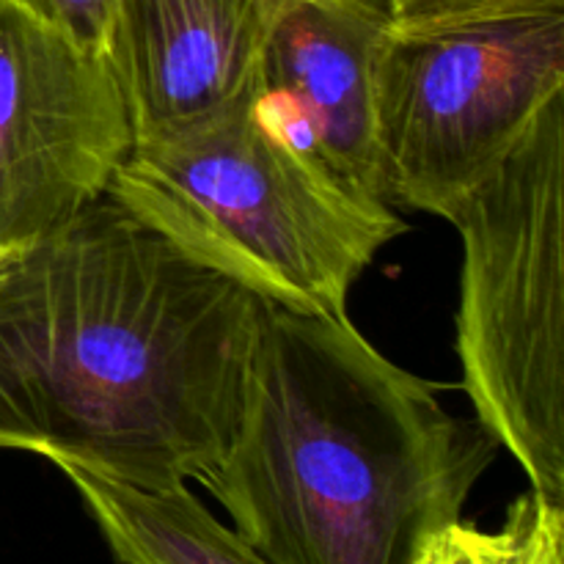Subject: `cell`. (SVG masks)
<instances>
[{"label": "cell", "mask_w": 564, "mask_h": 564, "mask_svg": "<svg viewBox=\"0 0 564 564\" xmlns=\"http://www.w3.org/2000/svg\"><path fill=\"white\" fill-rule=\"evenodd\" d=\"M444 220L463 237V389L532 494L564 507V91Z\"/></svg>", "instance_id": "obj_4"}, {"label": "cell", "mask_w": 564, "mask_h": 564, "mask_svg": "<svg viewBox=\"0 0 564 564\" xmlns=\"http://www.w3.org/2000/svg\"><path fill=\"white\" fill-rule=\"evenodd\" d=\"M391 36L386 0H292L259 58L251 102L325 176L383 202L375 72ZM389 207V204H386Z\"/></svg>", "instance_id": "obj_7"}, {"label": "cell", "mask_w": 564, "mask_h": 564, "mask_svg": "<svg viewBox=\"0 0 564 564\" xmlns=\"http://www.w3.org/2000/svg\"><path fill=\"white\" fill-rule=\"evenodd\" d=\"M564 91V3L391 33L375 72L383 202L444 218Z\"/></svg>", "instance_id": "obj_5"}, {"label": "cell", "mask_w": 564, "mask_h": 564, "mask_svg": "<svg viewBox=\"0 0 564 564\" xmlns=\"http://www.w3.org/2000/svg\"><path fill=\"white\" fill-rule=\"evenodd\" d=\"M292 0H116L102 55L135 147L165 141L251 97L259 58Z\"/></svg>", "instance_id": "obj_8"}, {"label": "cell", "mask_w": 564, "mask_h": 564, "mask_svg": "<svg viewBox=\"0 0 564 564\" xmlns=\"http://www.w3.org/2000/svg\"><path fill=\"white\" fill-rule=\"evenodd\" d=\"M110 196L182 253L262 301L347 317V297L405 224L303 158L251 97L165 141L132 147Z\"/></svg>", "instance_id": "obj_3"}, {"label": "cell", "mask_w": 564, "mask_h": 564, "mask_svg": "<svg viewBox=\"0 0 564 564\" xmlns=\"http://www.w3.org/2000/svg\"><path fill=\"white\" fill-rule=\"evenodd\" d=\"M518 538L521 527L512 507L501 532H482L457 521L433 540L422 564H518Z\"/></svg>", "instance_id": "obj_11"}, {"label": "cell", "mask_w": 564, "mask_h": 564, "mask_svg": "<svg viewBox=\"0 0 564 564\" xmlns=\"http://www.w3.org/2000/svg\"><path fill=\"white\" fill-rule=\"evenodd\" d=\"M518 516V564H564V507L551 505L543 496H518L512 501Z\"/></svg>", "instance_id": "obj_12"}, {"label": "cell", "mask_w": 564, "mask_h": 564, "mask_svg": "<svg viewBox=\"0 0 564 564\" xmlns=\"http://www.w3.org/2000/svg\"><path fill=\"white\" fill-rule=\"evenodd\" d=\"M564 0H386L391 33H430Z\"/></svg>", "instance_id": "obj_10"}, {"label": "cell", "mask_w": 564, "mask_h": 564, "mask_svg": "<svg viewBox=\"0 0 564 564\" xmlns=\"http://www.w3.org/2000/svg\"><path fill=\"white\" fill-rule=\"evenodd\" d=\"M496 449L350 317L264 301L235 441L202 485L270 564H422Z\"/></svg>", "instance_id": "obj_2"}, {"label": "cell", "mask_w": 564, "mask_h": 564, "mask_svg": "<svg viewBox=\"0 0 564 564\" xmlns=\"http://www.w3.org/2000/svg\"><path fill=\"white\" fill-rule=\"evenodd\" d=\"M20 257H22V251H17V248L3 246V242H0V284H3V279L11 273V268H14L17 259Z\"/></svg>", "instance_id": "obj_14"}, {"label": "cell", "mask_w": 564, "mask_h": 564, "mask_svg": "<svg viewBox=\"0 0 564 564\" xmlns=\"http://www.w3.org/2000/svg\"><path fill=\"white\" fill-rule=\"evenodd\" d=\"M262 308L105 193L0 284V449L147 490L204 482L235 441Z\"/></svg>", "instance_id": "obj_1"}, {"label": "cell", "mask_w": 564, "mask_h": 564, "mask_svg": "<svg viewBox=\"0 0 564 564\" xmlns=\"http://www.w3.org/2000/svg\"><path fill=\"white\" fill-rule=\"evenodd\" d=\"M132 147L105 55L0 0V242L25 251L69 224Z\"/></svg>", "instance_id": "obj_6"}, {"label": "cell", "mask_w": 564, "mask_h": 564, "mask_svg": "<svg viewBox=\"0 0 564 564\" xmlns=\"http://www.w3.org/2000/svg\"><path fill=\"white\" fill-rule=\"evenodd\" d=\"M55 466L77 490L119 564H270L187 485L147 490L72 463Z\"/></svg>", "instance_id": "obj_9"}, {"label": "cell", "mask_w": 564, "mask_h": 564, "mask_svg": "<svg viewBox=\"0 0 564 564\" xmlns=\"http://www.w3.org/2000/svg\"><path fill=\"white\" fill-rule=\"evenodd\" d=\"M80 47L102 53L116 0H11Z\"/></svg>", "instance_id": "obj_13"}]
</instances>
